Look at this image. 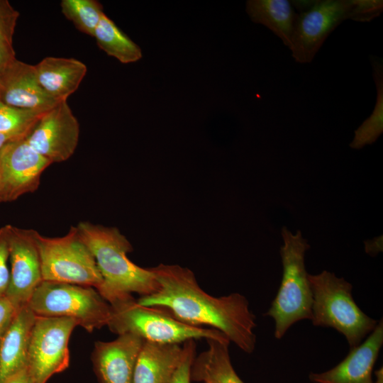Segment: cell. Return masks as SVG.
<instances>
[{"label": "cell", "mask_w": 383, "mask_h": 383, "mask_svg": "<svg viewBox=\"0 0 383 383\" xmlns=\"http://www.w3.org/2000/svg\"><path fill=\"white\" fill-rule=\"evenodd\" d=\"M150 270L159 288L137 299L139 304L164 309L189 325L209 326L226 335L243 352L254 351L256 316L245 296H211L200 287L192 270L178 265L160 264Z\"/></svg>", "instance_id": "1"}, {"label": "cell", "mask_w": 383, "mask_h": 383, "mask_svg": "<svg viewBox=\"0 0 383 383\" xmlns=\"http://www.w3.org/2000/svg\"><path fill=\"white\" fill-rule=\"evenodd\" d=\"M77 227L91 251L103 278L99 293L109 303L126 294L140 296L155 292L159 284L150 268H143L127 256L133 251L129 240L116 227L81 221Z\"/></svg>", "instance_id": "2"}, {"label": "cell", "mask_w": 383, "mask_h": 383, "mask_svg": "<svg viewBox=\"0 0 383 383\" xmlns=\"http://www.w3.org/2000/svg\"><path fill=\"white\" fill-rule=\"evenodd\" d=\"M281 233L282 281L271 306L265 313L274 321L277 339H281L298 321L311 319L313 301L305 267V254L310 245L300 231L293 233L284 226Z\"/></svg>", "instance_id": "3"}, {"label": "cell", "mask_w": 383, "mask_h": 383, "mask_svg": "<svg viewBox=\"0 0 383 383\" xmlns=\"http://www.w3.org/2000/svg\"><path fill=\"white\" fill-rule=\"evenodd\" d=\"M109 304L107 326L118 335L132 333L146 341L176 344L189 340L228 339L216 329L182 322L164 309L142 306L131 294L114 299Z\"/></svg>", "instance_id": "4"}, {"label": "cell", "mask_w": 383, "mask_h": 383, "mask_svg": "<svg viewBox=\"0 0 383 383\" xmlns=\"http://www.w3.org/2000/svg\"><path fill=\"white\" fill-rule=\"evenodd\" d=\"M309 280L313 298L310 319L313 325L332 328L344 335L350 348L357 346L378 321L365 314L355 303L352 284L326 270L309 274Z\"/></svg>", "instance_id": "5"}, {"label": "cell", "mask_w": 383, "mask_h": 383, "mask_svg": "<svg viewBox=\"0 0 383 383\" xmlns=\"http://www.w3.org/2000/svg\"><path fill=\"white\" fill-rule=\"evenodd\" d=\"M28 306L36 316L74 319L91 333L107 326L109 303L92 287L42 281Z\"/></svg>", "instance_id": "6"}, {"label": "cell", "mask_w": 383, "mask_h": 383, "mask_svg": "<svg viewBox=\"0 0 383 383\" xmlns=\"http://www.w3.org/2000/svg\"><path fill=\"white\" fill-rule=\"evenodd\" d=\"M43 281L89 286L97 291L103 278L94 257L76 226L61 237L36 233Z\"/></svg>", "instance_id": "7"}, {"label": "cell", "mask_w": 383, "mask_h": 383, "mask_svg": "<svg viewBox=\"0 0 383 383\" xmlns=\"http://www.w3.org/2000/svg\"><path fill=\"white\" fill-rule=\"evenodd\" d=\"M74 319L36 316L30 338L27 368L35 383H46L70 364L68 343Z\"/></svg>", "instance_id": "8"}, {"label": "cell", "mask_w": 383, "mask_h": 383, "mask_svg": "<svg viewBox=\"0 0 383 383\" xmlns=\"http://www.w3.org/2000/svg\"><path fill=\"white\" fill-rule=\"evenodd\" d=\"M351 0H318L309 11L297 13L289 49L295 62H311L328 35L350 19Z\"/></svg>", "instance_id": "9"}, {"label": "cell", "mask_w": 383, "mask_h": 383, "mask_svg": "<svg viewBox=\"0 0 383 383\" xmlns=\"http://www.w3.org/2000/svg\"><path fill=\"white\" fill-rule=\"evenodd\" d=\"M51 164L30 146L26 136L6 143L0 150V202L36 191L43 172Z\"/></svg>", "instance_id": "10"}, {"label": "cell", "mask_w": 383, "mask_h": 383, "mask_svg": "<svg viewBox=\"0 0 383 383\" xmlns=\"http://www.w3.org/2000/svg\"><path fill=\"white\" fill-rule=\"evenodd\" d=\"M8 226L10 279L6 296L16 311L28 305L43 281L37 231Z\"/></svg>", "instance_id": "11"}, {"label": "cell", "mask_w": 383, "mask_h": 383, "mask_svg": "<svg viewBox=\"0 0 383 383\" xmlns=\"http://www.w3.org/2000/svg\"><path fill=\"white\" fill-rule=\"evenodd\" d=\"M79 137V122L67 101H62L40 118L26 140L33 150L55 163L72 157Z\"/></svg>", "instance_id": "12"}, {"label": "cell", "mask_w": 383, "mask_h": 383, "mask_svg": "<svg viewBox=\"0 0 383 383\" xmlns=\"http://www.w3.org/2000/svg\"><path fill=\"white\" fill-rule=\"evenodd\" d=\"M144 340L132 333L118 335L112 341H96L91 354L94 370L100 383H133L138 355Z\"/></svg>", "instance_id": "13"}, {"label": "cell", "mask_w": 383, "mask_h": 383, "mask_svg": "<svg viewBox=\"0 0 383 383\" xmlns=\"http://www.w3.org/2000/svg\"><path fill=\"white\" fill-rule=\"evenodd\" d=\"M0 99L20 109L46 112L59 102L40 85L34 65L14 59L0 77Z\"/></svg>", "instance_id": "14"}, {"label": "cell", "mask_w": 383, "mask_h": 383, "mask_svg": "<svg viewBox=\"0 0 383 383\" xmlns=\"http://www.w3.org/2000/svg\"><path fill=\"white\" fill-rule=\"evenodd\" d=\"M383 345V322L378 321L366 340L350 348L348 355L332 369L321 373H311L315 383H373L372 373Z\"/></svg>", "instance_id": "15"}, {"label": "cell", "mask_w": 383, "mask_h": 383, "mask_svg": "<svg viewBox=\"0 0 383 383\" xmlns=\"http://www.w3.org/2000/svg\"><path fill=\"white\" fill-rule=\"evenodd\" d=\"M35 317L28 305L22 307L0 336V383L27 366L30 338Z\"/></svg>", "instance_id": "16"}, {"label": "cell", "mask_w": 383, "mask_h": 383, "mask_svg": "<svg viewBox=\"0 0 383 383\" xmlns=\"http://www.w3.org/2000/svg\"><path fill=\"white\" fill-rule=\"evenodd\" d=\"M183 347L144 340L137 357L133 383H170L181 364Z\"/></svg>", "instance_id": "17"}, {"label": "cell", "mask_w": 383, "mask_h": 383, "mask_svg": "<svg viewBox=\"0 0 383 383\" xmlns=\"http://www.w3.org/2000/svg\"><path fill=\"white\" fill-rule=\"evenodd\" d=\"M34 68L43 89L57 101H67L87 72L86 65L77 59L56 57L43 58Z\"/></svg>", "instance_id": "18"}, {"label": "cell", "mask_w": 383, "mask_h": 383, "mask_svg": "<svg viewBox=\"0 0 383 383\" xmlns=\"http://www.w3.org/2000/svg\"><path fill=\"white\" fill-rule=\"evenodd\" d=\"M209 348L194 357L191 367V380L215 383H244L232 365L228 347L230 340H206Z\"/></svg>", "instance_id": "19"}, {"label": "cell", "mask_w": 383, "mask_h": 383, "mask_svg": "<svg viewBox=\"0 0 383 383\" xmlns=\"http://www.w3.org/2000/svg\"><path fill=\"white\" fill-rule=\"evenodd\" d=\"M246 12L250 20L261 24L289 47L297 13L287 0H249Z\"/></svg>", "instance_id": "20"}, {"label": "cell", "mask_w": 383, "mask_h": 383, "mask_svg": "<svg viewBox=\"0 0 383 383\" xmlns=\"http://www.w3.org/2000/svg\"><path fill=\"white\" fill-rule=\"evenodd\" d=\"M93 37L101 50L122 63L135 62L142 57L140 48L105 14L101 17Z\"/></svg>", "instance_id": "21"}, {"label": "cell", "mask_w": 383, "mask_h": 383, "mask_svg": "<svg viewBox=\"0 0 383 383\" xmlns=\"http://www.w3.org/2000/svg\"><path fill=\"white\" fill-rule=\"evenodd\" d=\"M377 99L370 116L355 131L350 147L358 150L374 143L383 133V62L377 56L370 57Z\"/></svg>", "instance_id": "22"}, {"label": "cell", "mask_w": 383, "mask_h": 383, "mask_svg": "<svg viewBox=\"0 0 383 383\" xmlns=\"http://www.w3.org/2000/svg\"><path fill=\"white\" fill-rule=\"evenodd\" d=\"M60 6L64 16L79 30L93 37L104 14L100 2L95 0H62Z\"/></svg>", "instance_id": "23"}, {"label": "cell", "mask_w": 383, "mask_h": 383, "mask_svg": "<svg viewBox=\"0 0 383 383\" xmlns=\"http://www.w3.org/2000/svg\"><path fill=\"white\" fill-rule=\"evenodd\" d=\"M45 113L13 108L0 99V133L26 136Z\"/></svg>", "instance_id": "24"}, {"label": "cell", "mask_w": 383, "mask_h": 383, "mask_svg": "<svg viewBox=\"0 0 383 383\" xmlns=\"http://www.w3.org/2000/svg\"><path fill=\"white\" fill-rule=\"evenodd\" d=\"M19 13L7 0H0V42L13 47V37Z\"/></svg>", "instance_id": "25"}, {"label": "cell", "mask_w": 383, "mask_h": 383, "mask_svg": "<svg viewBox=\"0 0 383 383\" xmlns=\"http://www.w3.org/2000/svg\"><path fill=\"white\" fill-rule=\"evenodd\" d=\"M350 20L369 22L379 16L383 11L382 0H351Z\"/></svg>", "instance_id": "26"}, {"label": "cell", "mask_w": 383, "mask_h": 383, "mask_svg": "<svg viewBox=\"0 0 383 383\" xmlns=\"http://www.w3.org/2000/svg\"><path fill=\"white\" fill-rule=\"evenodd\" d=\"M7 225L0 228V296H6L10 279Z\"/></svg>", "instance_id": "27"}, {"label": "cell", "mask_w": 383, "mask_h": 383, "mask_svg": "<svg viewBox=\"0 0 383 383\" xmlns=\"http://www.w3.org/2000/svg\"><path fill=\"white\" fill-rule=\"evenodd\" d=\"M184 355L178 369L173 375L170 383H191V367L195 357L196 343L189 340L183 343Z\"/></svg>", "instance_id": "28"}, {"label": "cell", "mask_w": 383, "mask_h": 383, "mask_svg": "<svg viewBox=\"0 0 383 383\" xmlns=\"http://www.w3.org/2000/svg\"><path fill=\"white\" fill-rule=\"evenodd\" d=\"M16 311L6 296H0V336L11 323Z\"/></svg>", "instance_id": "29"}, {"label": "cell", "mask_w": 383, "mask_h": 383, "mask_svg": "<svg viewBox=\"0 0 383 383\" xmlns=\"http://www.w3.org/2000/svg\"><path fill=\"white\" fill-rule=\"evenodd\" d=\"M16 59L13 47L0 42V77L8 65Z\"/></svg>", "instance_id": "30"}, {"label": "cell", "mask_w": 383, "mask_h": 383, "mask_svg": "<svg viewBox=\"0 0 383 383\" xmlns=\"http://www.w3.org/2000/svg\"><path fill=\"white\" fill-rule=\"evenodd\" d=\"M3 383H35L27 367L6 379Z\"/></svg>", "instance_id": "31"}, {"label": "cell", "mask_w": 383, "mask_h": 383, "mask_svg": "<svg viewBox=\"0 0 383 383\" xmlns=\"http://www.w3.org/2000/svg\"><path fill=\"white\" fill-rule=\"evenodd\" d=\"M318 0H292L289 1L293 9L297 10L299 13H304L311 9Z\"/></svg>", "instance_id": "32"}, {"label": "cell", "mask_w": 383, "mask_h": 383, "mask_svg": "<svg viewBox=\"0 0 383 383\" xmlns=\"http://www.w3.org/2000/svg\"><path fill=\"white\" fill-rule=\"evenodd\" d=\"M366 252L372 255H375L382 250V237H378L372 240L365 243Z\"/></svg>", "instance_id": "33"}, {"label": "cell", "mask_w": 383, "mask_h": 383, "mask_svg": "<svg viewBox=\"0 0 383 383\" xmlns=\"http://www.w3.org/2000/svg\"><path fill=\"white\" fill-rule=\"evenodd\" d=\"M18 137H22V136H16V135L0 133V150L6 143Z\"/></svg>", "instance_id": "34"}, {"label": "cell", "mask_w": 383, "mask_h": 383, "mask_svg": "<svg viewBox=\"0 0 383 383\" xmlns=\"http://www.w3.org/2000/svg\"><path fill=\"white\" fill-rule=\"evenodd\" d=\"M375 382L373 383H383V370L382 367L375 372Z\"/></svg>", "instance_id": "35"}, {"label": "cell", "mask_w": 383, "mask_h": 383, "mask_svg": "<svg viewBox=\"0 0 383 383\" xmlns=\"http://www.w3.org/2000/svg\"><path fill=\"white\" fill-rule=\"evenodd\" d=\"M204 382V383H215V382H212V381H211V380H207V381H205V382Z\"/></svg>", "instance_id": "36"}]
</instances>
